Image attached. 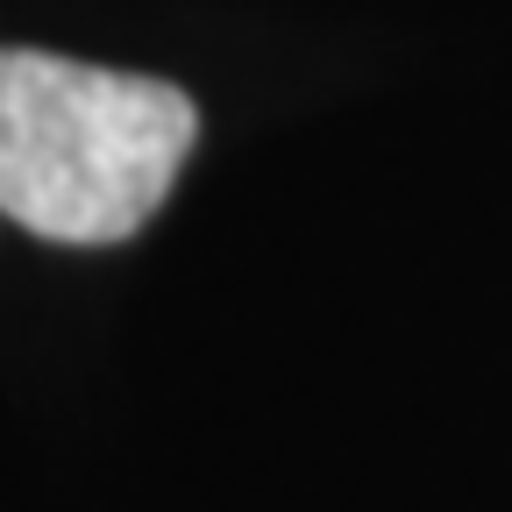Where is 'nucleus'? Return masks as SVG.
I'll list each match as a JSON object with an SVG mask.
<instances>
[{
	"mask_svg": "<svg viewBox=\"0 0 512 512\" xmlns=\"http://www.w3.org/2000/svg\"><path fill=\"white\" fill-rule=\"evenodd\" d=\"M200 107L150 72L0 50V221L43 242H128L178 185Z\"/></svg>",
	"mask_w": 512,
	"mask_h": 512,
	"instance_id": "nucleus-1",
	"label": "nucleus"
}]
</instances>
